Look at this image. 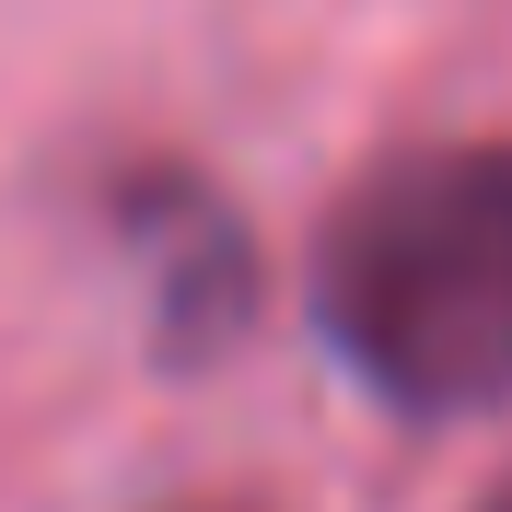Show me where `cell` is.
I'll list each match as a JSON object with an SVG mask.
<instances>
[{
    "mask_svg": "<svg viewBox=\"0 0 512 512\" xmlns=\"http://www.w3.org/2000/svg\"><path fill=\"white\" fill-rule=\"evenodd\" d=\"M326 350L408 419H478L512 396V152H384L315 233Z\"/></svg>",
    "mask_w": 512,
    "mask_h": 512,
    "instance_id": "cell-1",
    "label": "cell"
},
{
    "mask_svg": "<svg viewBox=\"0 0 512 512\" xmlns=\"http://www.w3.org/2000/svg\"><path fill=\"white\" fill-rule=\"evenodd\" d=\"M489 512H512V489H501V501H489Z\"/></svg>",
    "mask_w": 512,
    "mask_h": 512,
    "instance_id": "cell-3",
    "label": "cell"
},
{
    "mask_svg": "<svg viewBox=\"0 0 512 512\" xmlns=\"http://www.w3.org/2000/svg\"><path fill=\"white\" fill-rule=\"evenodd\" d=\"M128 233L152 245V315H163L175 361L245 338V233H233V210L210 187H175V175L128 187Z\"/></svg>",
    "mask_w": 512,
    "mask_h": 512,
    "instance_id": "cell-2",
    "label": "cell"
}]
</instances>
